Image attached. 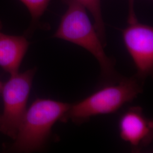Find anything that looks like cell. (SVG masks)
Segmentation results:
<instances>
[{
    "label": "cell",
    "mask_w": 153,
    "mask_h": 153,
    "mask_svg": "<svg viewBox=\"0 0 153 153\" xmlns=\"http://www.w3.org/2000/svg\"><path fill=\"white\" fill-rule=\"evenodd\" d=\"M68 9L61 19L53 37L76 44L95 57L100 66L102 76L107 81L117 82L119 76L114 68V61L104 52V46L86 9L75 0H63Z\"/></svg>",
    "instance_id": "obj_1"
},
{
    "label": "cell",
    "mask_w": 153,
    "mask_h": 153,
    "mask_svg": "<svg viewBox=\"0 0 153 153\" xmlns=\"http://www.w3.org/2000/svg\"><path fill=\"white\" fill-rule=\"evenodd\" d=\"M71 104L49 99H36L27 109L10 150L29 153L40 150L55 123L61 120Z\"/></svg>",
    "instance_id": "obj_2"
},
{
    "label": "cell",
    "mask_w": 153,
    "mask_h": 153,
    "mask_svg": "<svg viewBox=\"0 0 153 153\" xmlns=\"http://www.w3.org/2000/svg\"><path fill=\"white\" fill-rule=\"evenodd\" d=\"M142 91V86L137 78H120L117 83L102 88L80 102L71 104L61 120L65 122L71 120L81 124L93 116L114 113L137 98Z\"/></svg>",
    "instance_id": "obj_3"
},
{
    "label": "cell",
    "mask_w": 153,
    "mask_h": 153,
    "mask_svg": "<svg viewBox=\"0 0 153 153\" xmlns=\"http://www.w3.org/2000/svg\"><path fill=\"white\" fill-rule=\"evenodd\" d=\"M36 71L34 68L23 73L10 75L2 90L4 109L0 115V131L13 140L16 138L27 110V103Z\"/></svg>",
    "instance_id": "obj_4"
},
{
    "label": "cell",
    "mask_w": 153,
    "mask_h": 153,
    "mask_svg": "<svg viewBox=\"0 0 153 153\" xmlns=\"http://www.w3.org/2000/svg\"><path fill=\"white\" fill-rule=\"evenodd\" d=\"M123 38L134 64L137 76L145 79L153 71V28L136 22L123 30Z\"/></svg>",
    "instance_id": "obj_5"
},
{
    "label": "cell",
    "mask_w": 153,
    "mask_h": 153,
    "mask_svg": "<svg viewBox=\"0 0 153 153\" xmlns=\"http://www.w3.org/2000/svg\"><path fill=\"white\" fill-rule=\"evenodd\" d=\"M119 128L121 138L128 142L133 150L140 151L152 141L153 121L140 107H131L123 114Z\"/></svg>",
    "instance_id": "obj_6"
},
{
    "label": "cell",
    "mask_w": 153,
    "mask_h": 153,
    "mask_svg": "<svg viewBox=\"0 0 153 153\" xmlns=\"http://www.w3.org/2000/svg\"><path fill=\"white\" fill-rule=\"evenodd\" d=\"M2 29L0 20V67L13 75L19 72L30 43L24 36L7 35Z\"/></svg>",
    "instance_id": "obj_7"
},
{
    "label": "cell",
    "mask_w": 153,
    "mask_h": 153,
    "mask_svg": "<svg viewBox=\"0 0 153 153\" xmlns=\"http://www.w3.org/2000/svg\"><path fill=\"white\" fill-rule=\"evenodd\" d=\"M77 2L88 9L92 14L94 19V27L98 34L102 43L105 47L106 45V38L105 26L103 21L102 10L101 0H75Z\"/></svg>",
    "instance_id": "obj_8"
},
{
    "label": "cell",
    "mask_w": 153,
    "mask_h": 153,
    "mask_svg": "<svg viewBox=\"0 0 153 153\" xmlns=\"http://www.w3.org/2000/svg\"><path fill=\"white\" fill-rule=\"evenodd\" d=\"M22 2L31 16V24L30 28L28 30V33H31L36 27L38 25L40 18L43 15L44 12L47 10L49 2L51 0H19Z\"/></svg>",
    "instance_id": "obj_9"
},
{
    "label": "cell",
    "mask_w": 153,
    "mask_h": 153,
    "mask_svg": "<svg viewBox=\"0 0 153 153\" xmlns=\"http://www.w3.org/2000/svg\"><path fill=\"white\" fill-rule=\"evenodd\" d=\"M133 6H134V0H129V16H128L129 23H132L137 21L134 11Z\"/></svg>",
    "instance_id": "obj_10"
},
{
    "label": "cell",
    "mask_w": 153,
    "mask_h": 153,
    "mask_svg": "<svg viewBox=\"0 0 153 153\" xmlns=\"http://www.w3.org/2000/svg\"><path fill=\"white\" fill-rule=\"evenodd\" d=\"M3 86H4V84L0 81V94L2 93V88H3Z\"/></svg>",
    "instance_id": "obj_11"
}]
</instances>
